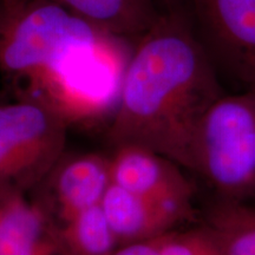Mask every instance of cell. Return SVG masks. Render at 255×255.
<instances>
[{
	"mask_svg": "<svg viewBox=\"0 0 255 255\" xmlns=\"http://www.w3.org/2000/svg\"><path fill=\"white\" fill-rule=\"evenodd\" d=\"M226 94L222 79L194 28L184 0L161 6L132 47L113 115L115 149L135 145L189 170L197 128Z\"/></svg>",
	"mask_w": 255,
	"mask_h": 255,
	"instance_id": "6da1fadb",
	"label": "cell"
},
{
	"mask_svg": "<svg viewBox=\"0 0 255 255\" xmlns=\"http://www.w3.org/2000/svg\"><path fill=\"white\" fill-rule=\"evenodd\" d=\"M110 36L52 0H0V71L26 90Z\"/></svg>",
	"mask_w": 255,
	"mask_h": 255,
	"instance_id": "7a4b0ae2",
	"label": "cell"
},
{
	"mask_svg": "<svg viewBox=\"0 0 255 255\" xmlns=\"http://www.w3.org/2000/svg\"><path fill=\"white\" fill-rule=\"evenodd\" d=\"M189 171L216 199H255V89L226 92L210 105L194 138Z\"/></svg>",
	"mask_w": 255,
	"mask_h": 255,
	"instance_id": "3957f363",
	"label": "cell"
},
{
	"mask_svg": "<svg viewBox=\"0 0 255 255\" xmlns=\"http://www.w3.org/2000/svg\"><path fill=\"white\" fill-rule=\"evenodd\" d=\"M69 127L38 100L0 103V183L28 193L45 182L63 158Z\"/></svg>",
	"mask_w": 255,
	"mask_h": 255,
	"instance_id": "277c9868",
	"label": "cell"
},
{
	"mask_svg": "<svg viewBox=\"0 0 255 255\" xmlns=\"http://www.w3.org/2000/svg\"><path fill=\"white\" fill-rule=\"evenodd\" d=\"M220 77L255 89V0H184Z\"/></svg>",
	"mask_w": 255,
	"mask_h": 255,
	"instance_id": "5b68a950",
	"label": "cell"
},
{
	"mask_svg": "<svg viewBox=\"0 0 255 255\" xmlns=\"http://www.w3.org/2000/svg\"><path fill=\"white\" fill-rule=\"evenodd\" d=\"M120 247L155 240L196 218L191 202L162 201L111 183L101 203Z\"/></svg>",
	"mask_w": 255,
	"mask_h": 255,
	"instance_id": "8992f818",
	"label": "cell"
},
{
	"mask_svg": "<svg viewBox=\"0 0 255 255\" xmlns=\"http://www.w3.org/2000/svg\"><path fill=\"white\" fill-rule=\"evenodd\" d=\"M0 255H69L47 207L7 183H0Z\"/></svg>",
	"mask_w": 255,
	"mask_h": 255,
	"instance_id": "52a82bcc",
	"label": "cell"
},
{
	"mask_svg": "<svg viewBox=\"0 0 255 255\" xmlns=\"http://www.w3.org/2000/svg\"><path fill=\"white\" fill-rule=\"evenodd\" d=\"M183 170L165 156L142 146H120L110 157L111 182L117 186L150 199L193 203L196 187Z\"/></svg>",
	"mask_w": 255,
	"mask_h": 255,
	"instance_id": "ba28073f",
	"label": "cell"
},
{
	"mask_svg": "<svg viewBox=\"0 0 255 255\" xmlns=\"http://www.w3.org/2000/svg\"><path fill=\"white\" fill-rule=\"evenodd\" d=\"M46 180L51 182L53 201L41 202L62 225L83 210L101 205L113 183L110 157L85 154L62 158Z\"/></svg>",
	"mask_w": 255,
	"mask_h": 255,
	"instance_id": "9c48e42d",
	"label": "cell"
},
{
	"mask_svg": "<svg viewBox=\"0 0 255 255\" xmlns=\"http://www.w3.org/2000/svg\"><path fill=\"white\" fill-rule=\"evenodd\" d=\"M102 30L123 38L148 31L158 17V0H52Z\"/></svg>",
	"mask_w": 255,
	"mask_h": 255,
	"instance_id": "30bf717a",
	"label": "cell"
},
{
	"mask_svg": "<svg viewBox=\"0 0 255 255\" xmlns=\"http://www.w3.org/2000/svg\"><path fill=\"white\" fill-rule=\"evenodd\" d=\"M202 222L215 233L222 255H255V207L214 197Z\"/></svg>",
	"mask_w": 255,
	"mask_h": 255,
	"instance_id": "8fae6325",
	"label": "cell"
},
{
	"mask_svg": "<svg viewBox=\"0 0 255 255\" xmlns=\"http://www.w3.org/2000/svg\"><path fill=\"white\" fill-rule=\"evenodd\" d=\"M60 233L69 255H113L120 248L101 205L62 223Z\"/></svg>",
	"mask_w": 255,
	"mask_h": 255,
	"instance_id": "7c38bea8",
	"label": "cell"
},
{
	"mask_svg": "<svg viewBox=\"0 0 255 255\" xmlns=\"http://www.w3.org/2000/svg\"><path fill=\"white\" fill-rule=\"evenodd\" d=\"M151 242L159 255H222L215 233L205 222L187 229H173Z\"/></svg>",
	"mask_w": 255,
	"mask_h": 255,
	"instance_id": "4fadbf2b",
	"label": "cell"
},
{
	"mask_svg": "<svg viewBox=\"0 0 255 255\" xmlns=\"http://www.w3.org/2000/svg\"><path fill=\"white\" fill-rule=\"evenodd\" d=\"M113 255H159L151 241L120 247Z\"/></svg>",
	"mask_w": 255,
	"mask_h": 255,
	"instance_id": "5bb4252c",
	"label": "cell"
},
{
	"mask_svg": "<svg viewBox=\"0 0 255 255\" xmlns=\"http://www.w3.org/2000/svg\"><path fill=\"white\" fill-rule=\"evenodd\" d=\"M175 1H178V0H158L159 6H165L169 4H173V2H175Z\"/></svg>",
	"mask_w": 255,
	"mask_h": 255,
	"instance_id": "9a60e30c",
	"label": "cell"
}]
</instances>
